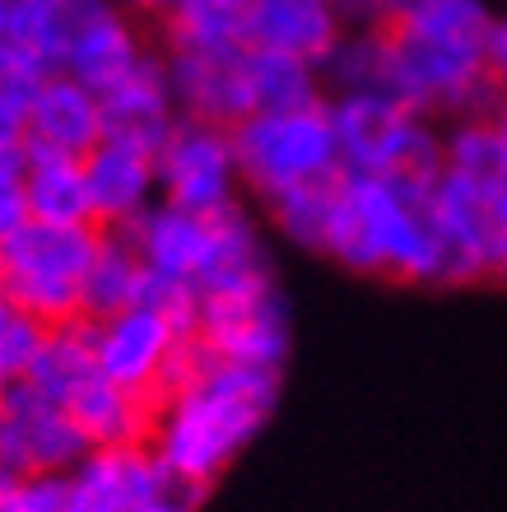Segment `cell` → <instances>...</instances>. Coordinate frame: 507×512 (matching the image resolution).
Masks as SVG:
<instances>
[{
	"label": "cell",
	"instance_id": "cell-1",
	"mask_svg": "<svg viewBox=\"0 0 507 512\" xmlns=\"http://www.w3.org/2000/svg\"><path fill=\"white\" fill-rule=\"evenodd\" d=\"M280 401V373L275 368L228 364L219 354H205V364L191 373L173 396L154 405V452L173 471L210 489L219 475L238 461V452L266 429Z\"/></svg>",
	"mask_w": 507,
	"mask_h": 512
},
{
	"label": "cell",
	"instance_id": "cell-2",
	"mask_svg": "<svg viewBox=\"0 0 507 512\" xmlns=\"http://www.w3.org/2000/svg\"><path fill=\"white\" fill-rule=\"evenodd\" d=\"M438 177L345 173L326 256L359 270V275H391L405 284H447V252L428 224V191Z\"/></svg>",
	"mask_w": 507,
	"mask_h": 512
},
{
	"label": "cell",
	"instance_id": "cell-3",
	"mask_svg": "<svg viewBox=\"0 0 507 512\" xmlns=\"http://www.w3.org/2000/svg\"><path fill=\"white\" fill-rule=\"evenodd\" d=\"M103 229H66L28 219L19 233L0 243V284L14 308L38 322H75L84 317V275L94 261Z\"/></svg>",
	"mask_w": 507,
	"mask_h": 512
},
{
	"label": "cell",
	"instance_id": "cell-4",
	"mask_svg": "<svg viewBox=\"0 0 507 512\" xmlns=\"http://www.w3.org/2000/svg\"><path fill=\"white\" fill-rule=\"evenodd\" d=\"M233 145H238L242 187L252 191L256 201H270L289 187L345 173L340 168V140H335L331 126V98L298 112H252L247 122L233 126Z\"/></svg>",
	"mask_w": 507,
	"mask_h": 512
},
{
	"label": "cell",
	"instance_id": "cell-5",
	"mask_svg": "<svg viewBox=\"0 0 507 512\" xmlns=\"http://www.w3.org/2000/svg\"><path fill=\"white\" fill-rule=\"evenodd\" d=\"M331 126L340 140V168L368 177H438L447 168L433 117L387 94L331 98Z\"/></svg>",
	"mask_w": 507,
	"mask_h": 512
},
{
	"label": "cell",
	"instance_id": "cell-6",
	"mask_svg": "<svg viewBox=\"0 0 507 512\" xmlns=\"http://www.w3.org/2000/svg\"><path fill=\"white\" fill-rule=\"evenodd\" d=\"M210 489L173 471L154 443L94 447L70 471V512H201Z\"/></svg>",
	"mask_w": 507,
	"mask_h": 512
},
{
	"label": "cell",
	"instance_id": "cell-7",
	"mask_svg": "<svg viewBox=\"0 0 507 512\" xmlns=\"http://www.w3.org/2000/svg\"><path fill=\"white\" fill-rule=\"evenodd\" d=\"M196 336L228 364L280 373L284 359H289V303L280 294V280L261 275V280L201 294Z\"/></svg>",
	"mask_w": 507,
	"mask_h": 512
},
{
	"label": "cell",
	"instance_id": "cell-8",
	"mask_svg": "<svg viewBox=\"0 0 507 512\" xmlns=\"http://www.w3.org/2000/svg\"><path fill=\"white\" fill-rule=\"evenodd\" d=\"M238 191L242 168L233 126L182 117L168 145L159 149V201L196 210V215H219L238 205Z\"/></svg>",
	"mask_w": 507,
	"mask_h": 512
},
{
	"label": "cell",
	"instance_id": "cell-9",
	"mask_svg": "<svg viewBox=\"0 0 507 512\" xmlns=\"http://www.w3.org/2000/svg\"><path fill=\"white\" fill-rule=\"evenodd\" d=\"M89 452H94V443L84 438V429L70 419L66 405L24 378L14 382L10 396L0 401V457L14 471H75Z\"/></svg>",
	"mask_w": 507,
	"mask_h": 512
},
{
	"label": "cell",
	"instance_id": "cell-10",
	"mask_svg": "<svg viewBox=\"0 0 507 512\" xmlns=\"http://www.w3.org/2000/svg\"><path fill=\"white\" fill-rule=\"evenodd\" d=\"M149 47L140 38V28L131 24L126 5L112 0H75V28H70L66 61L56 75H75L80 84H89L94 94L117 89L126 75L149 61Z\"/></svg>",
	"mask_w": 507,
	"mask_h": 512
},
{
	"label": "cell",
	"instance_id": "cell-11",
	"mask_svg": "<svg viewBox=\"0 0 507 512\" xmlns=\"http://www.w3.org/2000/svg\"><path fill=\"white\" fill-rule=\"evenodd\" d=\"M89 326H94L98 373L112 378L117 387L140 391V396L154 401L163 387V373L173 364L177 345L187 336L149 308H126V312H117V317H103V322H89Z\"/></svg>",
	"mask_w": 507,
	"mask_h": 512
},
{
	"label": "cell",
	"instance_id": "cell-12",
	"mask_svg": "<svg viewBox=\"0 0 507 512\" xmlns=\"http://www.w3.org/2000/svg\"><path fill=\"white\" fill-rule=\"evenodd\" d=\"M177 112L191 122L238 126L252 117V84H247V47H214V52H159Z\"/></svg>",
	"mask_w": 507,
	"mask_h": 512
},
{
	"label": "cell",
	"instance_id": "cell-13",
	"mask_svg": "<svg viewBox=\"0 0 507 512\" xmlns=\"http://www.w3.org/2000/svg\"><path fill=\"white\" fill-rule=\"evenodd\" d=\"M126 238L135 243L140 261L159 275H173V280H187L201 289L205 275L214 266V252H219V219L214 215H196V210H182V205H149L145 215L126 224Z\"/></svg>",
	"mask_w": 507,
	"mask_h": 512
},
{
	"label": "cell",
	"instance_id": "cell-14",
	"mask_svg": "<svg viewBox=\"0 0 507 512\" xmlns=\"http://www.w3.org/2000/svg\"><path fill=\"white\" fill-rule=\"evenodd\" d=\"M345 14L335 0H247L242 5V42L256 52H284L321 66L345 38Z\"/></svg>",
	"mask_w": 507,
	"mask_h": 512
},
{
	"label": "cell",
	"instance_id": "cell-15",
	"mask_svg": "<svg viewBox=\"0 0 507 512\" xmlns=\"http://www.w3.org/2000/svg\"><path fill=\"white\" fill-rule=\"evenodd\" d=\"M84 177L94 196L98 229H126L159 205V154L126 140H103L84 154Z\"/></svg>",
	"mask_w": 507,
	"mask_h": 512
},
{
	"label": "cell",
	"instance_id": "cell-16",
	"mask_svg": "<svg viewBox=\"0 0 507 512\" xmlns=\"http://www.w3.org/2000/svg\"><path fill=\"white\" fill-rule=\"evenodd\" d=\"M177 122H182V112H177L163 56H149L135 75H126L117 89L103 94V140H126V145L159 154L168 135L177 131Z\"/></svg>",
	"mask_w": 507,
	"mask_h": 512
},
{
	"label": "cell",
	"instance_id": "cell-17",
	"mask_svg": "<svg viewBox=\"0 0 507 512\" xmlns=\"http://www.w3.org/2000/svg\"><path fill=\"white\" fill-rule=\"evenodd\" d=\"M103 94L75 75H47L38 94L28 98V140L38 149H61L84 159L94 145H103Z\"/></svg>",
	"mask_w": 507,
	"mask_h": 512
},
{
	"label": "cell",
	"instance_id": "cell-18",
	"mask_svg": "<svg viewBox=\"0 0 507 512\" xmlns=\"http://www.w3.org/2000/svg\"><path fill=\"white\" fill-rule=\"evenodd\" d=\"M24 191L28 215L38 224H66V229H89L94 224L98 229L84 159H75V154L24 145Z\"/></svg>",
	"mask_w": 507,
	"mask_h": 512
},
{
	"label": "cell",
	"instance_id": "cell-19",
	"mask_svg": "<svg viewBox=\"0 0 507 512\" xmlns=\"http://www.w3.org/2000/svg\"><path fill=\"white\" fill-rule=\"evenodd\" d=\"M66 410L94 447H135L154 438V401L140 391L117 387L103 373L70 391Z\"/></svg>",
	"mask_w": 507,
	"mask_h": 512
},
{
	"label": "cell",
	"instance_id": "cell-20",
	"mask_svg": "<svg viewBox=\"0 0 507 512\" xmlns=\"http://www.w3.org/2000/svg\"><path fill=\"white\" fill-rule=\"evenodd\" d=\"M326 98L387 94L391 98V28H345V38L321 61Z\"/></svg>",
	"mask_w": 507,
	"mask_h": 512
},
{
	"label": "cell",
	"instance_id": "cell-21",
	"mask_svg": "<svg viewBox=\"0 0 507 512\" xmlns=\"http://www.w3.org/2000/svg\"><path fill=\"white\" fill-rule=\"evenodd\" d=\"M140 280H145V261L135 252V243L121 229H103V243H98L89 275H84V317L103 322V317L135 308Z\"/></svg>",
	"mask_w": 507,
	"mask_h": 512
},
{
	"label": "cell",
	"instance_id": "cell-22",
	"mask_svg": "<svg viewBox=\"0 0 507 512\" xmlns=\"http://www.w3.org/2000/svg\"><path fill=\"white\" fill-rule=\"evenodd\" d=\"M340 177L345 173L321 177V182H303V187H289V191H280V196L261 201L270 224L280 229V238H289V243L303 247V252L326 256L335 210H340Z\"/></svg>",
	"mask_w": 507,
	"mask_h": 512
},
{
	"label": "cell",
	"instance_id": "cell-23",
	"mask_svg": "<svg viewBox=\"0 0 507 512\" xmlns=\"http://www.w3.org/2000/svg\"><path fill=\"white\" fill-rule=\"evenodd\" d=\"M94 373H98L94 326H89V317H75V322L47 326V340H42V350H38V359H33L24 382H33V387L47 391L52 401L66 405L70 391L84 387Z\"/></svg>",
	"mask_w": 507,
	"mask_h": 512
},
{
	"label": "cell",
	"instance_id": "cell-24",
	"mask_svg": "<svg viewBox=\"0 0 507 512\" xmlns=\"http://www.w3.org/2000/svg\"><path fill=\"white\" fill-rule=\"evenodd\" d=\"M247 84H252V112H298L326 103L321 66L284 52L247 47Z\"/></svg>",
	"mask_w": 507,
	"mask_h": 512
},
{
	"label": "cell",
	"instance_id": "cell-25",
	"mask_svg": "<svg viewBox=\"0 0 507 512\" xmlns=\"http://www.w3.org/2000/svg\"><path fill=\"white\" fill-rule=\"evenodd\" d=\"M442 159L452 173H466L484 187H503L507 182V140L494 117H461L452 131L442 135Z\"/></svg>",
	"mask_w": 507,
	"mask_h": 512
},
{
	"label": "cell",
	"instance_id": "cell-26",
	"mask_svg": "<svg viewBox=\"0 0 507 512\" xmlns=\"http://www.w3.org/2000/svg\"><path fill=\"white\" fill-rule=\"evenodd\" d=\"M163 52H214L247 47L242 42V5H177L163 14Z\"/></svg>",
	"mask_w": 507,
	"mask_h": 512
},
{
	"label": "cell",
	"instance_id": "cell-27",
	"mask_svg": "<svg viewBox=\"0 0 507 512\" xmlns=\"http://www.w3.org/2000/svg\"><path fill=\"white\" fill-rule=\"evenodd\" d=\"M42 340H47V322H38V317H28V312L14 308V298L5 294V284H0V378H10V382L28 378Z\"/></svg>",
	"mask_w": 507,
	"mask_h": 512
},
{
	"label": "cell",
	"instance_id": "cell-28",
	"mask_svg": "<svg viewBox=\"0 0 507 512\" xmlns=\"http://www.w3.org/2000/svg\"><path fill=\"white\" fill-rule=\"evenodd\" d=\"M135 308L159 312L168 326H177L182 336H196V322H201V289L187 280H173V275H159V270L145 266V280H140V294H135Z\"/></svg>",
	"mask_w": 507,
	"mask_h": 512
},
{
	"label": "cell",
	"instance_id": "cell-29",
	"mask_svg": "<svg viewBox=\"0 0 507 512\" xmlns=\"http://www.w3.org/2000/svg\"><path fill=\"white\" fill-rule=\"evenodd\" d=\"M0 512H70V471L19 475Z\"/></svg>",
	"mask_w": 507,
	"mask_h": 512
},
{
	"label": "cell",
	"instance_id": "cell-30",
	"mask_svg": "<svg viewBox=\"0 0 507 512\" xmlns=\"http://www.w3.org/2000/svg\"><path fill=\"white\" fill-rule=\"evenodd\" d=\"M28 191H24V149H0V243L28 224Z\"/></svg>",
	"mask_w": 507,
	"mask_h": 512
},
{
	"label": "cell",
	"instance_id": "cell-31",
	"mask_svg": "<svg viewBox=\"0 0 507 512\" xmlns=\"http://www.w3.org/2000/svg\"><path fill=\"white\" fill-rule=\"evenodd\" d=\"M28 140V98L0 84V149H24Z\"/></svg>",
	"mask_w": 507,
	"mask_h": 512
},
{
	"label": "cell",
	"instance_id": "cell-32",
	"mask_svg": "<svg viewBox=\"0 0 507 512\" xmlns=\"http://www.w3.org/2000/svg\"><path fill=\"white\" fill-rule=\"evenodd\" d=\"M484 61H489V75L503 84V94H507V14H498L494 33H489V47H484Z\"/></svg>",
	"mask_w": 507,
	"mask_h": 512
},
{
	"label": "cell",
	"instance_id": "cell-33",
	"mask_svg": "<svg viewBox=\"0 0 507 512\" xmlns=\"http://www.w3.org/2000/svg\"><path fill=\"white\" fill-rule=\"evenodd\" d=\"M126 10H140V14H154V19H163V14H173L182 0H121Z\"/></svg>",
	"mask_w": 507,
	"mask_h": 512
},
{
	"label": "cell",
	"instance_id": "cell-34",
	"mask_svg": "<svg viewBox=\"0 0 507 512\" xmlns=\"http://www.w3.org/2000/svg\"><path fill=\"white\" fill-rule=\"evenodd\" d=\"M14 480H19V471H14L10 461L0 457V503H5V494H10V489H14Z\"/></svg>",
	"mask_w": 507,
	"mask_h": 512
},
{
	"label": "cell",
	"instance_id": "cell-35",
	"mask_svg": "<svg viewBox=\"0 0 507 512\" xmlns=\"http://www.w3.org/2000/svg\"><path fill=\"white\" fill-rule=\"evenodd\" d=\"M10 24H14V0H0V42L10 38Z\"/></svg>",
	"mask_w": 507,
	"mask_h": 512
},
{
	"label": "cell",
	"instance_id": "cell-36",
	"mask_svg": "<svg viewBox=\"0 0 507 512\" xmlns=\"http://www.w3.org/2000/svg\"><path fill=\"white\" fill-rule=\"evenodd\" d=\"M494 122H498V131H503V140H507V103H503V108H498V117H494Z\"/></svg>",
	"mask_w": 507,
	"mask_h": 512
}]
</instances>
